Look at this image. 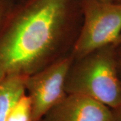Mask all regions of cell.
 Here are the masks:
<instances>
[{
	"instance_id": "cell-1",
	"label": "cell",
	"mask_w": 121,
	"mask_h": 121,
	"mask_svg": "<svg viewBox=\"0 0 121 121\" xmlns=\"http://www.w3.org/2000/svg\"><path fill=\"white\" fill-rule=\"evenodd\" d=\"M80 0H23L0 30V79L29 76L60 59Z\"/></svg>"
},
{
	"instance_id": "cell-2",
	"label": "cell",
	"mask_w": 121,
	"mask_h": 121,
	"mask_svg": "<svg viewBox=\"0 0 121 121\" xmlns=\"http://www.w3.org/2000/svg\"><path fill=\"white\" fill-rule=\"evenodd\" d=\"M67 94L86 95L111 109L121 104L117 47L99 48L74 59L65 80Z\"/></svg>"
},
{
	"instance_id": "cell-3",
	"label": "cell",
	"mask_w": 121,
	"mask_h": 121,
	"mask_svg": "<svg viewBox=\"0 0 121 121\" xmlns=\"http://www.w3.org/2000/svg\"><path fill=\"white\" fill-rule=\"evenodd\" d=\"M83 24L71 54L74 59L110 44L121 35V3L80 0Z\"/></svg>"
},
{
	"instance_id": "cell-4",
	"label": "cell",
	"mask_w": 121,
	"mask_h": 121,
	"mask_svg": "<svg viewBox=\"0 0 121 121\" xmlns=\"http://www.w3.org/2000/svg\"><path fill=\"white\" fill-rule=\"evenodd\" d=\"M73 60V56L70 53L26 77V93L31 102L32 121H40L67 95L65 80Z\"/></svg>"
},
{
	"instance_id": "cell-5",
	"label": "cell",
	"mask_w": 121,
	"mask_h": 121,
	"mask_svg": "<svg viewBox=\"0 0 121 121\" xmlns=\"http://www.w3.org/2000/svg\"><path fill=\"white\" fill-rule=\"evenodd\" d=\"M112 109L86 95L67 94L40 121H110Z\"/></svg>"
},
{
	"instance_id": "cell-6",
	"label": "cell",
	"mask_w": 121,
	"mask_h": 121,
	"mask_svg": "<svg viewBox=\"0 0 121 121\" xmlns=\"http://www.w3.org/2000/svg\"><path fill=\"white\" fill-rule=\"evenodd\" d=\"M25 76L8 75L0 79V121H6L12 109L26 93Z\"/></svg>"
},
{
	"instance_id": "cell-7",
	"label": "cell",
	"mask_w": 121,
	"mask_h": 121,
	"mask_svg": "<svg viewBox=\"0 0 121 121\" xmlns=\"http://www.w3.org/2000/svg\"><path fill=\"white\" fill-rule=\"evenodd\" d=\"M6 121H32L31 102L26 93L15 104Z\"/></svg>"
},
{
	"instance_id": "cell-8",
	"label": "cell",
	"mask_w": 121,
	"mask_h": 121,
	"mask_svg": "<svg viewBox=\"0 0 121 121\" xmlns=\"http://www.w3.org/2000/svg\"><path fill=\"white\" fill-rule=\"evenodd\" d=\"M13 4L12 0H0V30Z\"/></svg>"
},
{
	"instance_id": "cell-9",
	"label": "cell",
	"mask_w": 121,
	"mask_h": 121,
	"mask_svg": "<svg viewBox=\"0 0 121 121\" xmlns=\"http://www.w3.org/2000/svg\"><path fill=\"white\" fill-rule=\"evenodd\" d=\"M110 121H121V104L112 109V115Z\"/></svg>"
},
{
	"instance_id": "cell-10",
	"label": "cell",
	"mask_w": 121,
	"mask_h": 121,
	"mask_svg": "<svg viewBox=\"0 0 121 121\" xmlns=\"http://www.w3.org/2000/svg\"><path fill=\"white\" fill-rule=\"evenodd\" d=\"M117 63H118V69L119 76L121 81V44L117 46Z\"/></svg>"
},
{
	"instance_id": "cell-11",
	"label": "cell",
	"mask_w": 121,
	"mask_h": 121,
	"mask_svg": "<svg viewBox=\"0 0 121 121\" xmlns=\"http://www.w3.org/2000/svg\"><path fill=\"white\" fill-rule=\"evenodd\" d=\"M121 36H119V38L118 39V40H117V42L115 43V44H114V45H115V46L117 47V46L121 45Z\"/></svg>"
},
{
	"instance_id": "cell-12",
	"label": "cell",
	"mask_w": 121,
	"mask_h": 121,
	"mask_svg": "<svg viewBox=\"0 0 121 121\" xmlns=\"http://www.w3.org/2000/svg\"><path fill=\"white\" fill-rule=\"evenodd\" d=\"M102 1H105V2H114L116 1V0H101Z\"/></svg>"
},
{
	"instance_id": "cell-13",
	"label": "cell",
	"mask_w": 121,
	"mask_h": 121,
	"mask_svg": "<svg viewBox=\"0 0 121 121\" xmlns=\"http://www.w3.org/2000/svg\"><path fill=\"white\" fill-rule=\"evenodd\" d=\"M116 2H118V3H121V0H116Z\"/></svg>"
}]
</instances>
